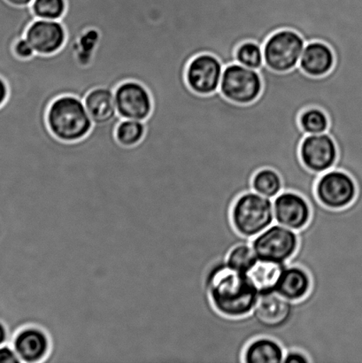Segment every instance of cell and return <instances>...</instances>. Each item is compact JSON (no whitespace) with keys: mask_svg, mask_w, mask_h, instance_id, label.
<instances>
[{"mask_svg":"<svg viewBox=\"0 0 362 363\" xmlns=\"http://www.w3.org/2000/svg\"><path fill=\"white\" fill-rule=\"evenodd\" d=\"M259 259L251 243L235 245L227 255V265L236 272L248 274L256 264Z\"/></svg>","mask_w":362,"mask_h":363,"instance_id":"cell-20","label":"cell"},{"mask_svg":"<svg viewBox=\"0 0 362 363\" xmlns=\"http://www.w3.org/2000/svg\"><path fill=\"white\" fill-rule=\"evenodd\" d=\"M312 279L302 267L287 264L283 269L275 291L292 302L302 301L310 294Z\"/></svg>","mask_w":362,"mask_h":363,"instance_id":"cell-15","label":"cell"},{"mask_svg":"<svg viewBox=\"0 0 362 363\" xmlns=\"http://www.w3.org/2000/svg\"><path fill=\"white\" fill-rule=\"evenodd\" d=\"M46 119L53 136L63 142L83 140L94 127L84 101L73 95H64L55 99L50 106Z\"/></svg>","mask_w":362,"mask_h":363,"instance_id":"cell-2","label":"cell"},{"mask_svg":"<svg viewBox=\"0 0 362 363\" xmlns=\"http://www.w3.org/2000/svg\"><path fill=\"white\" fill-rule=\"evenodd\" d=\"M85 108L94 124H105L117 118L115 91L106 87L91 90L84 99Z\"/></svg>","mask_w":362,"mask_h":363,"instance_id":"cell-16","label":"cell"},{"mask_svg":"<svg viewBox=\"0 0 362 363\" xmlns=\"http://www.w3.org/2000/svg\"><path fill=\"white\" fill-rule=\"evenodd\" d=\"M264 88L260 71L232 63L223 69L219 91L236 104L247 105L260 97Z\"/></svg>","mask_w":362,"mask_h":363,"instance_id":"cell-5","label":"cell"},{"mask_svg":"<svg viewBox=\"0 0 362 363\" xmlns=\"http://www.w3.org/2000/svg\"><path fill=\"white\" fill-rule=\"evenodd\" d=\"M275 222L288 229L299 231L310 222V202L295 191H283L273 199Z\"/></svg>","mask_w":362,"mask_h":363,"instance_id":"cell-11","label":"cell"},{"mask_svg":"<svg viewBox=\"0 0 362 363\" xmlns=\"http://www.w3.org/2000/svg\"><path fill=\"white\" fill-rule=\"evenodd\" d=\"M205 289L215 311L230 318L249 315L260 295L248 274L230 268L225 261L209 269Z\"/></svg>","mask_w":362,"mask_h":363,"instance_id":"cell-1","label":"cell"},{"mask_svg":"<svg viewBox=\"0 0 362 363\" xmlns=\"http://www.w3.org/2000/svg\"><path fill=\"white\" fill-rule=\"evenodd\" d=\"M315 195L326 208L343 209L356 199L357 185L349 173L333 169L321 174L315 186Z\"/></svg>","mask_w":362,"mask_h":363,"instance_id":"cell-7","label":"cell"},{"mask_svg":"<svg viewBox=\"0 0 362 363\" xmlns=\"http://www.w3.org/2000/svg\"><path fill=\"white\" fill-rule=\"evenodd\" d=\"M288 263H278L259 259L256 264L248 273L251 281L257 288L259 294L275 291L283 269Z\"/></svg>","mask_w":362,"mask_h":363,"instance_id":"cell-18","label":"cell"},{"mask_svg":"<svg viewBox=\"0 0 362 363\" xmlns=\"http://www.w3.org/2000/svg\"><path fill=\"white\" fill-rule=\"evenodd\" d=\"M25 38L35 52L51 55L58 52L67 41V30L60 21L37 19L28 28Z\"/></svg>","mask_w":362,"mask_h":363,"instance_id":"cell-13","label":"cell"},{"mask_svg":"<svg viewBox=\"0 0 362 363\" xmlns=\"http://www.w3.org/2000/svg\"><path fill=\"white\" fill-rule=\"evenodd\" d=\"M300 156L308 170L321 175L334 169L339 157L338 147L327 133L307 135L301 142Z\"/></svg>","mask_w":362,"mask_h":363,"instance_id":"cell-9","label":"cell"},{"mask_svg":"<svg viewBox=\"0 0 362 363\" xmlns=\"http://www.w3.org/2000/svg\"><path fill=\"white\" fill-rule=\"evenodd\" d=\"M20 358L10 345L0 347V363H20Z\"/></svg>","mask_w":362,"mask_h":363,"instance_id":"cell-27","label":"cell"},{"mask_svg":"<svg viewBox=\"0 0 362 363\" xmlns=\"http://www.w3.org/2000/svg\"><path fill=\"white\" fill-rule=\"evenodd\" d=\"M232 223L240 236L253 240L275 223L273 199L254 191L244 192L234 202Z\"/></svg>","mask_w":362,"mask_h":363,"instance_id":"cell-3","label":"cell"},{"mask_svg":"<svg viewBox=\"0 0 362 363\" xmlns=\"http://www.w3.org/2000/svg\"><path fill=\"white\" fill-rule=\"evenodd\" d=\"M7 340H9V330L5 323L0 321V347L7 344Z\"/></svg>","mask_w":362,"mask_h":363,"instance_id":"cell-29","label":"cell"},{"mask_svg":"<svg viewBox=\"0 0 362 363\" xmlns=\"http://www.w3.org/2000/svg\"><path fill=\"white\" fill-rule=\"evenodd\" d=\"M251 245L261 261L288 263L299 247V237L297 231L273 223L254 238Z\"/></svg>","mask_w":362,"mask_h":363,"instance_id":"cell-6","label":"cell"},{"mask_svg":"<svg viewBox=\"0 0 362 363\" xmlns=\"http://www.w3.org/2000/svg\"><path fill=\"white\" fill-rule=\"evenodd\" d=\"M147 133L145 122L123 119L116 127L117 141L123 147H132L140 143Z\"/></svg>","mask_w":362,"mask_h":363,"instance_id":"cell-22","label":"cell"},{"mask_svg":"<svg viewBox=\"0 0 362 363\" xmlns=\"http://www.w3.org/2000/svg\"><path fill=\"white\" fill-rule=\"evenodd\" d=\"M225 66L210 53L195 56L188 64L186 79L191 90L200 95L219 91Z\"/></svg>","mask_w":362,"mask_h":363,"instance_id":"cell-10","label":"cell"},{"mask_svg":"<svg viewBox=\"0 0 362 363\" xmlns=\"http://www.w3.org/2000/svg\"><path fill=\"white\" fill-rule=\"evenodd\" d=\"M306 45L302 35L297 31L283 28L276 31L264 43V64L278 73L288 72L299 66Z\"/></svg>","mask_w":362,"mask_h":363,"instance_id":"cell-4","label":"cell"},{"mask_svg":"<svg viewBox=\"0 0 362 363\" xmlns=\"http://www.w3.org/2000/svg\"><path fill=\"white\" fill-rule=\"evenodd\" d=\"M335 64L332 48L322 41L306 43L299 67L303 72L313 77H321L331 72Z\"/></svg>","mask_w":362,"mask_h":363,"instance_id":"cell-14","label":"cell"},{"mask_svg":"<svg viewBox=\"0 0 362 363\" xmlns=\"http://www.w3.org/2000/svg\"><path fill=\"white\" fill-rule=\"evenodd\" d=\"M13 51L14 55L21 60L30 59L35 55V50L25 37L18 39L14 43Z\"/></svg>","mask_w":362,"mask_h":363,"instance_id":"cell-25","label":"cell"},{"mask_svg":"<svg viewBox=\"0 0 362 363\" xmlns=\"http://www.w3.org/2000/svg\"><path fill=\"white\" fill-rule=\"evenodd\" d=\"M285 354V348L278 340L259 337L244 348L243 363H283Z\"/></svg>","mask_w":362,"mask_h":363,"instance_id":"cell-17","label":"cell"},{"mask_svg":"<svg viewBox=\"0 0 362 363\" xmlns=\"http://www.w3.org/2000/svg\"><path fill=\"white\" fill-rule=\"evenodd\" d=\"M251 188L266 198L274 199L283 191V180L276 170L264 168L258 170L251 180Z\"/></svg>","mask_w":362,"mask_h":363,"instance_id":"cell-19","label":"cell"},{"mask_svg":"<svg viewBox=\"0 0 362 363\" xmlns=\"http://www.w3.org/2000/svg\"><path fill=\"white\" fill-rule=\"evenodd\" d=\"M152 113H155V112H152ZM165 115H171V116H176L177 118L179 119L180 123H181V127H182V140H183V126H182V122H181L180 117L179 116H176V115H173V113H165ZM182 145H183V142H182ZM182 168H183V158H182ZM181 179H182V170H181L180 182H179V189H177V192H176V198H175V199H174L172 205L170 206H172V208H173V206H175L176 201V199H177V196H179L180 184H181Z\"/></svg>","mask_w":362,"mask_h":363,"instance_id":"cell-31","label":"cell"},{"mask_svg":"<svg viewBox=\"0 0 362 363\" xmlns=\"http://www.w3.org/2000/svg\"><path fill=\"white\" fill-rule=\"evenodd\" d=\"M9 86L6 82L0 77V108L5 104L7 98H9Z\"/></svg>","mask_w":362,"mask_h":363,"instance_id":"cell-28","label":"cell"},{"mask_svg":"<svg viewBox=\"0 0 362 363\" xmlns=\"http://www.w3.org/2000/svg\"><path fill=\"white\" fill-rule=\"evenodd\" d=\"M6 1L11 4V5L21 7L30 6L34 0H6Z\"/></svg>","mask_w":362,"mask_h":363,"instance_id":"cell-30","label":"cell"},{"mask_svg":"<svg viewBox=\"0 0 362 363\" xmlns=\"http://www.w3.org/2000/svg\"><path fill=\"white\" fill-rule=\"evenodd\" d=\"M235 62L249 69L260 70L264 65V48L256 42H243L236 50Z\"/></svg>","mask_w":362,"mask_h":363,"instance_id":"cell-23","label":"cell"},{"mask_svg":"<svg viewBox=\"0 0 362 363\" xmlns=\"http://www.w3.org/2000/svg\"><path fill=\"white\" fill-rule=\"evenodd\" d=\"M283 363H311V361L305 352L300 350H290L285 351Z\"/></svg>","mask_w":362,"mask_h":363,"instance_id":"cell-26","label":"cell"},{"mask_svg":"<svg viewBox=\"0 0 362 363\" xmlns=\"http://www.w3.org/2000/svg\"><path fill=\"white\" fill-rule=\"evenodd\" d=\"M11 346L21 362L45 363L51 353L52 341L44 329L30 325L16 333Z\"/></svg>","mask_w":362,"mask_h":363,"instance_id":"cell-12","label":"cell"},{"mask_svg":"<svg viewBox=\"0 0 362 363\" xmlns=\"http://www.w3.org/2000/svg\"><path fill=\"white\" fill-rule=\"evenodd\" d=\"M117 113L123 119L145 122L154 110V101L145 85L137 81H127L115 90Z\"/></svg>","mask_w":362,"mask_h":363,"instance_id":"cell-8","label":"cell"},{"mask_svg":"<svg viewBox=\"0 0 362 363\" xmlns=\"http://www.w3.org/2000/svg\"><path fill=\"white\" fill-rule=\"evenodd\" d=\"M30 6L37 19L60 21L67 11V0H34Z\"/></svg>","mask_w":362,"mask_h":363,"instance_id":"cell-24","label":"cell"},{"mask_svg":"<svg viewBox=\"0 0 362 363\" xmlns=\"http://www.w3.org/2000/svg\"><path fill=\"white\" fill-rule=\"evenodd\" d=\"M299 123L305 134L317 135L327 133L329 119L324 110L317 106H311L300 113Z\"/></svg>","mask_w":362,"mask_h":363,"instance_id":"cell-21","label":"cell"}]
</instances>
